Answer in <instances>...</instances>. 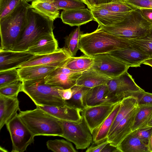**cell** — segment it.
<instances>
[{
    "label": "cell",
    "instance_id": "obj_19",
    "mask_svg": "<svg viewBox=\"0 0 152 152\" xmlns=\"http://www.w3.org/2000/svg\"><path fill=\"white\" fill-rule=\"evenodd\" d=\"M58 119L64 121L77 122L83 118L81 110L66 105L62 107L38 106Z\"/></svg>",
    "mask_w": 152,
    "mask_h": 152
},
{
    "label": "cell",
    "instance_id": "obj_11",
    "mask_svg": "<svg viewBox=\"0 0 152 152\" xmlns=\"http://www.w3.org/2000/svg\"><path fill=\"white\" fill-rule=\"evenodd\" d=\"M83 72L73 71L63 66L57 68L45 78V83L64 89L71 88L76 85Z\"/></svg>",
    "mask_w": 152,
    "mask_h": 152
},
{
    "label": "cell",
    "instance_id": "obj_5",
    "mask_svg": "<svg viewBox=\"0 0 152 152\" xmlns=\"http://www.w3.org/2000/svg\"><path fill=\"white\" fill-rule=\"evenodd\" d=\"M98 26L108 33L130 40L145 36L152 26L139 9L132 11L123 20L115 24Z\"/></svg>",
    "mask_w": 152,
    "mask_h": 152
},
{
    "label": "cell",
    "instance_id": "obj_31",
    "mask_svg": "<svg viewBox=\"0 0 152 152\" xmlns=\"http://www.w3.org/2000/svg\"><path fill=\"white\" fill-rule=\"evenodd\" d=\"M137 107L138 110L132 129V131L147 126L152 117V106L138 105Z\"/></svg>",
    "mask_w": 152,
    "mask_h": 152
},
{
    "label": "cell",
    "instance_id": "obj_32",
    "mask_svg": "<svg viewBox=\"0 0 152 152\" xmlns=\"http://www.w3.org/2000/svg\"><path fill=\"white\" fill-rule=\"evenodd\" d=\"M131 45L152 58V26L149 33L140 38L130 40Z\"/></svg>",
    "mask_w": 152,
    "mask_h": 152
},
{
    "label": "cell",
    "instance_id": "obj_44",
    "mask_svg": "<svg viewBox=\"0 0 152 152\" xmlns=\"http://www.w3.org/2000/svg\"><path fill=\"white\" fill-rule=\"evenodd\" d=\"M139 10L143 17L152 26V9H142Z\"/></svg>",
    "mask_w": 152,
    "mask_h": 152
},
{
    "label": "cell",
    "instance_id": "obj_20",
    "mask_svg": "<svg viewBox=\"0 0 152 152\" xmlns=\"http://www.w3.org/2000/svg\"><path fill=\"white\" fill-rule=\"evenodd\" d=\"M17 97H9L0 95V130L4 125L18 115L19 110Z\"/></svg>",
    "mask_w": 152,
    "mask_h": 152
},
{
    "label": "cell",
    "instance_id": "obj_39",
    "mask_svg": "<svg viewBox=\"0 0 152 152\" xmlns=\"http://www.w3.org/2000/svg\"><path fill=\"white\" fill-rule=\"evenodd\" d=\"M20 0H0V20L10 13Z\"/></svg>",
    "mask_w": 152,
    "mask_h": 152
},
{
    "label": "cell",
    "instance_id": "obj_2",
    "mask_svg": "<svg viewBox=\"0 0 152 152\" xmlns=\"http://www.w3.org/2000/svg\"><path fill=\"white\" fill-rule=\"evenodd\" d=\"M31 7L25 0H20L10 13L0 20V50H12L26 27Z\"/></svg>",
    "mask_w": 152,
    "mask_h": 152
},
{
    "label": "cell",
    "instance_id": "obj_4",
    "mask_svg": "<svg viewBox=\"0 0 152 152\" xmlns=\"http://www.w3.org/2000/svg\"><path fill=\"white\" fill-rule=\"evenodd\" d=\"M18 115L34 136L61 137V121L37 107L33 110L20 111Z\"/></svg>",
    "mask_w": 152,
    "mask_h": 152
},
{
    "label": "cell",
    "instance_id": "obj_49",
    "mask_svg": "<svg viewBox=\"0 0 152 152\" xmlns=\"http://www.w3.org/2000/svg\"><path fill=\"white\" fill-rule=\"evenodd\" d=\"M148 146L150 152H152V134L149 139Z\"/></svg>",
    "mask_w": 152,
    "mask_h": 152
},
{
    "label": "cell",
    "instance_id": "obj_40",
    "mask_svg": "<svg viewBox=\"0 0 152 152\" xmlns=\"http://www.w3.org/2000/svg\"><path fill=\"white\" fill-rule=\"evenodd\" d=\"M124 2L136 10L152 9V0H123Z\"/></svg>",
    "mask_w": 152,
    "mask_h": 152
},
{
    "label": "cell",
    "instance_id": "obj_6",
    "mask_svg": "<svg viewBox=\"0 0 152 152\" xmlns=\"http://www.w3.org/2000/svg\"><path fill=\"white\" fill-rule=\"evenodd\" d=\"M22 91L27 94L38 106L62 107L66 105L61 97V88L45 83V78L23 80Z\"/></svg>",
    "mask_w": 152,
    "mask_h": 152
},
{
    "label": "cell",
    "instance_id": "obj_46",
    "mask_svg": "<svg viewBox=\"0 0 152 152\" xmlns=\"http://www.w3.org/2000/svg\"><path fill=\"white\" fill-rule=\"evenodd\" d=\"M100 152H120L117 147L110 145L109 143L107 144Z\"/></svg>",
    "mask_w": 152,
    "mask_h": 152
},
{
    "label": "cell",
    "instance_id": "obj_7",
    "mask_svg": "<svg viewBox=\"0 0 152 152\" xmlns=\"http://www.w3.org/2000/svg\"><path fill=\"white\" fill-rule=\"evenodd\" d=\"M61 121L63 130L61 137L73 143L77 149H85L89 146L92 135L83 117L77 122Z\"/></svg>",
    "mask_w": 152,
    "mask_h": 152
},
{
    "label": "cell",
    "instance_id": "obj_27",
    "mask_svg": "<svg viewBox=\"0 0 152 152\" xmlns=\"http://www.w3.org/2000/svg\"><path fill=\"white\" fill-rule=\"evenodd\" d=\"M31 7L54 20L59 17L54 0H36L32 2Z\"/></svg>",
    "mask_w": 152,
    "mask_h": 152
},
{
    "label": "cell",
    "instance_id": "obj_52",
    "mask_svg": "<svg viewBox=\"0 0 152 152\" xmlns=\"http://www.w3.org/2000/svg\"><path fill=\"white\" fill-rule=\"evenodd\" d=\"M0 150L1 151L2 150V151H7V150H5L4 149L1 147H0Z\"/></svg>",
    "mask_w": 152,
    "mask_h": 152
},
{
    "label": "cell",
    "instance_id": "obj_23",
    "mask_svg": "<svg viewBox=\"0 0 152 152\" xmlns=\"http://www.w3.org/2000/svg\"><path fill=\"white\" fill-rule=\"evenodd\" d=\"M111 79L91 68L82 72L77 79L76 85L91 88L107 84Z\"/></svg>",
    "mask_w": 152,
    "mask_h": 152
},
{
    "label": "cell",
    "instance_id": "obj_14",
    "mask_svg": "<svg viewBox=\"0 0 152 152\" xmlns=\"http://www.w3.org/2000/svg\"><path fill=\"white\" fill-rule=\"evenodd\" d=\"M137 106L128 113L108 134L107 140L110 145L117 147L124 139L132 132L138 110Z\"/></svg>",
    "mask_w": 152,
    "mask_h": 152
},
{
    "label": "cell",
    "instance_id": "obj_28",
    "mask_svg": "<svg viewBox=\"0 0 152 152\" xmlns=\"http://www.w3.org/2000/svg\"><path fill=\"white\" fill-rule=\"evenodd\" d=\"M90 88L75 85L71 89L72 96L69 99L65 101L66 105L82 110L86 107L85 97Z\"/></svg>",
    "mask_w": 152,
    "mask_h": 152
},
{
    "label": "cell",
    "instance_id": "obj_35",
    "mask_svg": "<svg viewBox=\"0 0 152 152\" xmlns=\"http://www.w3.org/2000/svg\"><path fill=\"white\" fill-rule=\"evenodd\" d=\"M23 81L21 80L14 82L0 87V95L9 97H17L22 91Z\"/></svg>",
    "mask_w": 152,
    "mask_h": 152
},
{
    "label": "cell",
    "instance_id": "obj_43",
    "mask_svg": "<svg viewBox=\"0 0 152 152\" xmlns=\"http://www.w3.org/2000/svg\"><path fill=\"white\" fill-rule=\"evenodd\" d=\"M92 145L89 146L86 152H99L107 144L109 143L107 139L98 142H92Z\"/></svg>",
    "mask_w": 152,
    "mask_h": 152
},
{
    "label": "cell",
    "instance_id": "obj_51",
    "mask_svg": "<svg viewBox=\"0 0 152 152\" xmlns=\"http://www.w3.org/2000/svg\"><path fill=\"white\" fill-rule=\"evenodd\" d=\"M147 126L152 127V117L148 122L147 124Z\"/></svg>",
    "mask_w": 152,
    "mask_h": 152
},
{
    "label": "cell",
    "instance_id": "obj_45",
    "mask_svg": "<svg viewBox=\"0 0 152 152\" xmlns=\"http://www.w3.org/2000/svg\"><path fill=\"white\" fill-rule=\"evenodd\" d=\"M60 93L61 97L65 101L71 99L72 94L71 88L65 89H61Z\"/></svg>",
    "mask_w": 152,
    "mask_h": 152
},
{
    "label": "cell",
    "instance_id": "obj_10",
    "mask_svg": "<svg viewBox=\"0 0 152 152\" xmlns=\"http://www.w3.org/2000/svg\"><path fill=\"white\" fill-rule=\"evenodd\" d=\"M92 68L111 78L117 77L128 71L129 66L109 53L95 55Z\"/></svg>",
    "mask_w": 152,
    "mask_h": 152
},
{
    "label": "cell",
    "instance_id": "obj_25",
    "mask_svg": "<svg viewBox=\"0 0 152 152\" xmlns=\"http://www.w3.org/2000/svg\"><path fill=\"white\" fill-rule=\"evenodd\" d=\"M117 147L120 152H150L148 146L137 136L136 130L128 135Z\"/></svg>",
    "mask_w": 152,
    "mask_h": 152
},
{
    "label": "cell",
    "instance_id": "obj_53",
    "mask_svg": "<svg viewBox=\"0 0 152 152\" xmlns=\"http://www.w3.org/2000/svg\"><path fill=\"white\" fill-rule=\"evenodd\" d=\"M26 1L28 2H30V1H31V2H32L33 1H35L36 0H25Z\"/></svg>",
    "mask_w": 152,
    "mask_h": 152
},
{
    "label": "cell",
    "instance_id": "obj_26",
    "mask_svg": "<svg viewBox=\"0 0 152 152\" xmlns=\"http://www.w3.org/2000/svg\"><path fill=\"white\" fill-rule=\"evenodd\" d=\"M121 102H118L107 117L93 131L92 142H98L107 139L108 135L119 110Z\"/></svg>",
    "mask_w": 152,
    "mask_h": 152
},
{
    "label": "cell",
    "instance_id": "obj_30",
    "mask_svg": "<svg viewBox=\"0 0 152 152\" xmlns=\"http://www.w3.org/2000/svg\"><path fill=\"white\" fill-rule=\"evenodd\" d=\"M137 105L138 102L137 97L131 96L124 98L121 101L120 108L109 134L128 113Z\"/></svg>",
    "mask_w": 152,
    "mask_h": 152
},
{
    "label": "cell",
    "instance_id": "obj_1",
    "mask_svg": "<svg viewBox=\"0 0 152 152\" xmlns=\"http://www.w3.org/2000/svg\"><path fill=\"white\" fill-rule=\"evenodd\" d=\"M131 45L130 40L119 37L105 31L98 26L95 31L82 34L79 42V49L90 57L108 53Z\"/></svg>",
    "mask_w": 152,
    "mask_h": 152
},
{
    "label": "cell",
    "instance_id": "obj_48",
    "mask_svg": "<svg viewBox=\"0 0 152 152\" xmlns=\"http://www.w3.org/2000/svg\"><path fill=\"white\" fill-rule=\"evenodd\" d=\"M86 5L88 8L90 10L94 6L93 0H81Z\"/></svg>",
    "mask_w": 152,
    "mask_h": 152
},
{
    "label": "cell",
    "instance_id": "obj_12",
    "mask_svg": "<svg viewBox=\"0 0 152 152\" xmlns=\"http://www.w3.org/2000/svg\"><path fill=\"white\" fill-rule=\"evenodd\" d=\"M71 56L68 50L64 47L58 48L53 53L34 55L21 65L19 68L36 65L50 66L58 67L63 66Z\"/></svg>",
    "mask_w": 152,
    "mask_h": 152
},
{
    "label": "cell",
    "instance_id": "obj_33",
    "mask_svg": "<svg viewBox=\"0 0 152 152\" xmlns=\"http://www.w3.org/2000/svg\"><path fill=\"white\" fill-rule=\"evenodd\" d=\"M83 34L80 26L73 30L65 38V48L72 56L76 55L79 49V42L81 35Z\"/></svg>",
    "mask_w": 152,
    "mask_h": 152
},
{
    "label": "cell",
    "instance_id": "obj_24",
    "mask_svg": "<svg viewBox=\"0 0 152 152\" xmlns=\"http://www.w3.org/2000/svg\"><path fill=\"white\" fill-rule=\"evenodd\" d=\"M57 67L44 65H36L18 68L19 75L22 80L45 78Z\"/></svg>",
    "mask_w": 152,
    "mask_h": 152
},
{
    "label": "cell",
    "instance_id": "obj_37",
    "mask_svg": "<svg viewBox=\"0 0 152 152\" xmlns=\"http://www.w3.org/2000/svg\"><path fill=\"white\" fill-rule=\"evenodd\" d=\"M20 80L18 69L0 71V87Z\"/></svg>",
    "mask_w": 152,
    "mask_h": 152
},
{
    "label": "cell",
    "instance_id": "obj_22",
    "mask_svg": "<svg viewBox=\"0 0 152 152\" xmlns=\"http://www.w3.org/2000/svg\"><path fill=\"white\" fill-rule=\"evenodd\" d=\"M58 44L53 34L46 35L37 41L26 51L33 55L53 53L58 49Z\"/></svg>",
    "mask_w": 152,
    "mask_h": 152
},
{
    "label": "cell",
    "instance_id": "obj_38",
    "mask_svg": "<svg viewBox=\"0 0 152 152\" xmlns=\"http://www.w3.org/2000/svg\"><path fill=\"white\" fill-rule=\"evenodd\" d=\"M59 10H67L85 8L84 3L81 0H54Z\"/></svg>",
    "mask_w": 152,
    "mask_h": 152
},
{
    "label": "cell",
    "instance_id": "obj_8",
    "mask_svg": "<svg viewBox=\"0 0 152 152\" xmlns=\"http://www.w3.org/2000/svg\"><path fill=\"white\" fill-rule=\"evenodd\" d=\"M6 125L12 142V152H23L33 143L35 136L18 114Z\"/></svg>",
    "mask_w": 152,
    "mask_h": 152
},
{
    "label": "cell",
    "instance_id": "obj_29",
    "mask_svg": "<svg viewBox=\"0 0 152 152\" xmlns=\"http://www.w3.org/2000/svg\"><path fill=\"white\" fill-rule=\"evenodd\" d=\"M94 59L85 55L80 57L71 56L63 66L69 69L76 71L83 72L91 69Z\"/></svg>",
    "mask_w": 152,
    "mask_h": 152
},
{
    "label": "cell",
    "instance_id": "obj_42",
    "mask_svg": "<svg viewBox=\"0 0 152 152\" xmlns=\"http://www.w3.org/2000/svg\"><path fill=\"white\" fill-rule=\"evenodd\" d=\"M135 97L137 98L138 105L152 106V93L146 92L143 90L138 92Z\"/></svg>",
    "mask_w": 152,
    "mask_h": 152
},
{
    "label": "cell",
    "instance_id": "obj_47",
    "mask_svg": "<svg viewBox=\"0 0 152 152\" xmlns=\"http://www.w3.org/2000/svg\"><path fill=\"white\" fill-rule=\"evenodd\" d=\"M95 6L112 2H124L123 0H93Z\"/></svg>",
    "mask_w": 152,
    "mask_h": 152
},
{
    "label": "cell",
    "instance_id": "obj_34",
    "mask_svg": "<svg viewBox=\"0 0 152 152\" xmlns=\"http://www.w3.org/2000/svg\"><path fill=\"white\" fill-rule=\"evenodd\" d=\"M46 144L48 149L54 152H77L71 143L64 139L48 140Z\"/></svg>",
    "mask_w": 152,
    "mask_h": 152
},
{
    "label": "cell",
    "instance_id": "obj_41",
    "mask_svg": "<svg viewBox=\"0 0 152 152\" xmlns=\"http://www.w3.org/2000/svg\"><path fill=\"white\" fill-rule=\"evenodd\" d=\"M152 134V127L146 126L136 130V135L140 141L148 146Z\"/></svg>",
    "mask_w": 152,
    "mask_h": 152
},
{
    "label": "cell",
    "instance_id": "obj_17",
    "mask_svg": "<svg viewBox=\"0 0 152 152\" xmlns=\"http://www.w3.org/2000/svg\"><path fill=\"white\" fill-rule=\"evenodd\" d=\"M60 18L64 23L71 26H80L94 20L91 10L86 8L63 10Z\"/></svg>",
    "mask_w": 152,
    "mask_h": 152
},
{
    "label": "cell",
    "instance_id": "obj_13",
    "mask_svg": "<svg viewBox=\"0 0 152 152\" xmlns=\"http://www.w3.org/2000/svg\"><path fill=\"white\" fill-rule=\"evenodd\" d=\"M119 102L87 107L81 110V114L85 119L92 134L94 130L110 115Z\"/></svg>",
    "mask_w": 152,
    "mask_h": 152
},
{
    "label": "cell",
    "instance_id": "obj_21",
    "mask_svg": "<svg viewBox=\"0 0 152 152\" xmlns=\"http://www.w3.org/2000/svg\"><path fill=\"white\" fill-rule=\"evenodd\" d=\"M90 10L94 20L98 25L102 26H110L119 22L131 12L117 13L98 6H95Z\"/></svg>",
    "mask_w": 152,
    "mask_h": 152
},
{
    "label": "cell",
    "instance_id": "obj_16",
    "mask_svg": "<svg viewBox=\"0 0 152 152\" xmlns=\"http://www.w3.org/2000/svg\"><path fill=\"white\" fill-rule=\"evenodd\" d=\"M33 56L26 51L0 50V71L18 68Z\"/></svg>",
    "mask_w": 152,
    "mask_h": 152
},
{
    "label": "cell",
    "instance_id": "obj_9",
    "mask_svg": "<svg viewBox=\"0 0 152 152\" xmlns=\"http://www.w3.org/2000/svg\"><path fill=\"white\" fill-rule=\"evenodd\" d=\"M107 85L109 96L117 102L124 98L134 96L137 92L144 90L136 84L127 71L117 77L110 79Z\"/></svg>",
    "mask_w": 152,
    "mask_h": 152
},
{
    "label": "cell",
    "instance_id": "obj_50",
    "mask_svg": "<svg viewBox=\"0 0 152 152\" xmlns=\"http://www.w3.org/2000/svg\"><path fill=\"white\" fill-rule=\"evenodd\" d=\"M142 64L149 66L152 67V58L148 59L144 61Z\"/></svg>",
    "mask_w": 152,
    "mask_h": 152
},
{
    "label": "cell",
    "instance_id": "obj_18",
    "mask_svg": "<svg viewBox=\"0 0 152 152\" xmlns=\"http://www.w3.org/2000/svg\"><path fill=\"white\" fill-rule=\"evenodd\" d=\"M85 101L86 107L118 102L109 96L107 84L90 88L86 95Z\"/></svg>",
    "mask_w": 152,
    "mask_h": 152
},
{
    "label": "cell",
    "instance_id": "obj_36",
    "mask_svg": "<svg viewBox=\"0 0 152 152\" xmlns=\"http://www.w3.org/2000/svg\"><path fill=\"white\" fill-rule=\"evenodd\" d=\"M95 6L103 7L110 11L117 13L129 12L136 10L132 7L124 2L121 1L112 2Z\"/></svg>",
    "mask_w": 152,
    "mask_h": 152
},
{
    "label": "cell",
    "instance_id": "obj_3",
    "mask_svg": "<svg viewBox=\"0 0 152 152\" xmlns=\"http://www.w3.org/2000/svg\"><path fill=\"white\" fill-rule=\"evenodd\" d=\"M27 20L26 27L12 50L26 51L43 37L53 34L54 20L31 7L27 11Z\"/></svg>",
    "mask_w": 152,
    "mask_h": 152
},
{
    "label": "cell",
    "instance_id": "obj_15",
    "mask_svg": "<svg viewBox=\"0 0 152 152\" xmlns=\"http://www.w3.org/2000/svg\"><path fill=\"white\" fill-rule=\"evenodd\" d=\"M108 53L132 67L140 66L144 61L150 58L149 56L136 49L131 45Z\"/></svg>",
    "mask_w": 152,
    "mask_h": 152
}]
</instances>
